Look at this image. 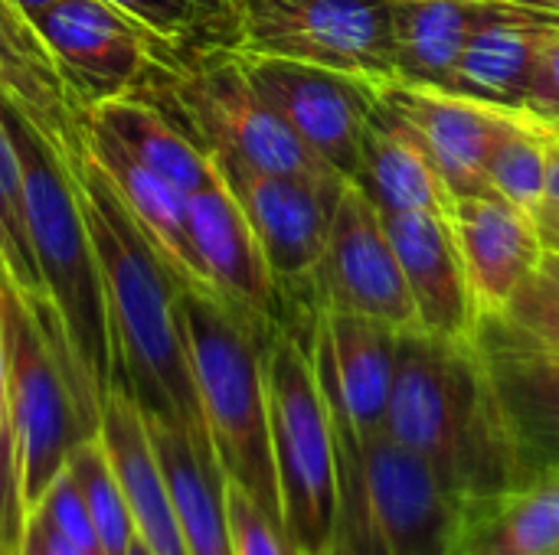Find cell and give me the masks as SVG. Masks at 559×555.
<instances>
[{
	"label": "cell",
	"instance_id": "cell-1",
	"mask_svg": "<svg viewBox=\"0 0 559 555\" xmlns=\"http://www.w3.org/2000/svg\"><path fill=\"white\" fill-rule=\"evenodd\" d=\"M383 435L429 464L462 527L527 487L475 337L400 330Z\"/></svg>",
	"mask_w": 559,
	"mask_h": 555
},
{
	"label": "cell",
	"instance_id": "cell-2",
	"mask_svg": "<svg viewBox=\"0 0 559 555\" xmlns=\"http://www.w3.org/2000/svg\"><path fill=\"white\" fill-rule=\"evenodd\" d=\"M72 180L105 285L115 366L111 383H121L141 412L177 419L190 432L197 451L216 458L187 357L177 304L180 285L144 242L131 213L88 150Z\"/></svg>",
	"mask_w": 559,
	"mask_h": 555
},
{
	"label": "cell",
	"instance_id": "cell-3",
	"mask_svg": "<svg viewBox=\"0 0 559 555\" xmlns=\"http://www.w3.org/2000/svg\"><path fill=\"white\" fill-rule=\"evenodd\" d=\"M0 111L23 167L26 226L43 294L59 321L82 402L98 425V406L115 379V366L102 268L75 193V180L49 150V144L7 101H0Z\"/></svg>",
	"mask_w": 559,
	"mask_h": 555
},
{
	"label": "cell",
	"instance_id": "cell-4",
	"mask_svg": "<svg viewBox=\"0 0 559 555\" xmlns=\"http://www.w3.org/2000/svg\"><path fill=\"white\" fill-rule=\"evenodd\" d=\"M321 393L337 448V553L455 555L462 514L429 464L383 432L360 438L337 393Z\"/></svg>",
	"mask_w": 559,
	"mask_h": 555
},
{
	"label": "cell",
	"instance_id": "cell-5",
	"mask_svg": "<svg viewBox=\"0 0 559 555\" xmlns=\"http://www.w3.org/2000/svg\"><path fill=\"white\" fill-rule=\"evenodd\" d=\"M177 304L216 464L285 530L265 399V347L278 327L262 330L216 298L187 288Z\"/></svg>",
	"mask_w": 559,
	"mask_h": 555
},
{
	"label": "cell",
	"instance_id": "cell-6",
	"mask_svg": "<svg viewBox=\"0 0 559 555\" xmlns=\"http://www.w3.org/2000/svg\"><path fill=\"white\" fill-rule=\"evenodd\" d=\"M0 314L7 350V409L26 523L49 484L66 471L69 451L95 435L75 370L49 304H26L0 272Z\"/></svg>",
	"mask_w": 559,
	"mask_h": 555
},
{
	"label": "cell",
	"instance_id": "cell-7",
	"mask_svg": "<svg viewBox=\"0 0 559 555\" xmlns=\"http://www.w3.org/2000/svg\"><path fill=\"white\" fill-rule=\"evenodd\" d=\"M308 337L311 324L305 334L298 324L272 334L265 399L285 533L298 555H321L337 533V448Z\"/></svg>",
	"mask_w": 559,
	"mask_h": 555
},
{
	"label": "cell",
	"instance_id": "cell-8",
	"mask_svg": "<svg viewBox=\"0 0 559 555\" xmlns=\"http://www.w3.org/2000/svg\"><path fill=\"white\" fill-rule=\"evenodd\" d=\"M167 88L174 121L210 154L236 160L259 173L298 177L321 186H344L347 180L331 170L255 92L239 52L210 49L190 62L177 59L157 65Z\"/></svg>",
	"mask_w": 559,
	"mask_h": 555
},
{
	"label": "cell",
	"instance_id": "cell-9",
	"mask_svg": "<svg viewBox=\"0 0 559 555\" xmlns=\"http://www.w3.org/2000/svg\"><path fill=\"white\" fill-rule=\"evenodd\" d=\"M233 52L396 82L390 0H226Z\"/></svg>",
	"mask_w": 559,
	"mask_h": 555
},
{
	"label": "cell",
	"instance_id": "cell-10",
	"mask_svg": "<svg viewBox=\"0 0 559 555\" xmlns=\"http://www.w3.org/2000/svg\"><path fill=\"white\" fill-rule=\"evenodd\" d=\"M210 154V150H206ZM219 167L223 180L229 183L233 196L239 200L259 245L265 265L282 291L292 324V304L314 314V272L321 265L328 245V226L341 190L347 186H321L298 177H275L249 170L236 160L210 154Z\"/></svg>",
	"mask_w": 559,
	"mask_h": 555
},
{
	"label": "cell",
	"instance_id": "cell-11",
	"mask_svg": "<svg viewBox=\"0 0 559 555\" xmlns=\"http://www.w3.org/2000/svg\"><path fill=\"white\" fill-rule=\"evenodd\" d=\"M33 26L85 108L134 92L147 72L180 59L105 0H56Z\"/></svg>",
	"mask_w": 559,
	"mask_h": 555
},
{
	"label": "cell",
	"instance_id": "cell-12",
	"mask_svg": "<svg viewBox=\"0 0 559 555\" xmlns=\"http://www.w3.org/2000/svg\"><path fill=\"white\" fill-rule=\"evenodd\" d=\"M242 69L269 108L344 180L360 170L367 118L380 98V82L272 56H242Z\"/></svg>",
	"mask_w": 559,
	"mask_h": 555
},
{
	"label": "cell",
	"instance_id": "cell-13",
	"mask_svg": "<svg viewBox=\"0 0 559 555\" xmlns=\"http://www.w3.org/2000/svg\"><path fill=\"white\" fill-rule=\"evenodd\" d=\"M314 304L364 314L396 330L419 327L416 304L383 216L350 180L331 213L328 245L314 272Z\"/></svg>",
	"mask_w": 559,
	"mask_h": 555
},
{
	"label": "cell",
	"instance_id": "cell-14",
	"mask_svg": "<svg viewBox=\"0 0 559 555\" xmlns=\"http://www.w3.org/2000/svg\"><path fill=\"white\" fill-rule=\"evenodd\" d=\"M475 343L508 419L524 484L557 474L559 350L534 340L504 314H481Z\"/></svg>",
	"mask_w": 559,
	"mask_h": 555
},
{
	"label": "cell",
	"instance_id": "cell-15",
	"mask_svg": "<svg viewBox=\"0 0 559 555\" xmlns=\"http://www.w3.org/2000/svg\"><path fill=\"white\" fill-rule=\"evenodd\" d=\"M187 219L213 298L262 330L288 324V307L265 265L262 245L216 164L210 180L187 196Z\"/></svg>",
	"mask_w": 559,
	"mask_h": 555
},
{
	"label": "cell",
	"instance_id": "cell-16",
	"mask_svg": "<svg viewBox=\"0 0 559 555\" xmlns=\"http://www.w3.org/2000/svg\"><path fill=\"white\" fill-rule=\"evenodd\" d=\"M0 101H7L75 177L85 160L88 108L79 101L33 20L0 0Z\"/></svg>",
	"mask_w": 559,
	"mask_h": 555
},
{
	"label": "cell",
	"instance_id": "cell-17",
	"mask_svg": "<svg viewBox=\"0 0 559 555\" xmlns=\"http://www.w3.org/2000/svg\"><path fill=\"white\" fill-rule=\"evenodd\" d=\"M386 236L406 275L419 330L472 340L478 327V301L468 281L452 216L436 213H380Z\"/></svg>",
	"mask_w": 559,
	"mask_h": 555
},
{
	"label": "cell",
	"instance_id": "cell-18",
	"mask_svg": "<svg viewBox=\"0 0 559 555\" xmlns=\"http://www.w3.org/2000/svg\"><path fill=\"white\" fill-rule=\"evenodd\" d=\"M400 330L337 307H318L311 321V360L318 376L337 393L360 438L383 432Z\"/></svg>",
	"mask_w": 559,
	"mask_h": 555
},
{
	"label": "cell",
	"instance_id": "cell-19",
	"mask_svg": "<svg viewBox=\"0 0 559 555\" xmlns=\"http://www.w3.org/2000/svg\"><path fill=\"white\" fill-rule=\"evenodd\" d=\"M380 95L419 134L455 200L495 193L488 186V150L508 108L406 82H386L380 85Z\"/></svg>",
	"mask_w": 559,
	"mask_h": 555
},
{
	"label": "cell",
	"instance_id": "cell-20",
	"mask_svg": "<svg viewBox=\"0 0 559 555\" xmlns=\"http://www.w3.org/2000/svg\"><path fill=\"white\" fill-rule=\"evenodd\" d=\"M85 150L131 213L134 226L141 229L144 242L154 249L160 265L170 272V278L197 294L213 298L206 275L200 268V258L193 252L190 239V219H187V193L177 190L167 177L141 164L121 141H115L102 124L88 118L85 131Z\"/></svg>",
	"mask_w": 559,
	"mask_h": 555
},
{
	"label": "cell",
	"instance_id": "cell-21",
	"mask_svg": "<svg viewBox=\"0 0 559 555\" xmlns=\"http://www.w3.org/2000/svg\"><path fill=\"white\" fill-rule=\"evenodd\" d=\"M452 222L478 311L501 314L544 258L537 213L498 193H481L455 200Z\"/></svg>",
	"mask_w": 559,
	"mask_h": 555
},
{
	"label": "cell",
	"instance_id": "cell-22",
	"mask_svg": "<svg viewBox=\"0 0 559 555\" xmlns=\"http://www.w3.org/2000/svg\"><path fill=\"white\" fill-rule=\"evenodd\" d=\"M95 435L121 484L138 540L154 555H190L174 517V504L147 435L144 412L121 383H111L102 396Z\"/></svg>",
	"mask_w": 559,
	"mask_h": 555
},
{
	"label": "cell",
	"instance_id": "cell-23",
	"mask_svg": "<svg viewBox=\"0 0 559 555\" xmlns=\"http://www.w3.org/2000/svg\"><path fill=\"white\" fill-rule=\"evenodd\" d=\"M557 33L559 16L491 3V13L455 62L449 92L498 108H524L537 62Z\"/></svg>",
	"mask_w": 559,
	"mask_h": 555
},
{
	"label": "cell",
	"instance_id": "cell-24",
	"mask_svg": "<svg viewBox=\"0 0 559 555\" xmlns=\"http://www.w3.org/2000/svg\"><path fill=\"white\" fill-rule=\"evenodd\" d=\"M350 183H357L380 213H455V196L432 154L383 95L367 118L360 170Z\"/></svg>",
	"mask_w": 559,
	"mask_h": 555
},
{
	"label": "cell",
	"instance_id": "cell-25",
	"mask_svg": "<svg viewBox=\"0 0 559 555\" xmlns=\"http://www.w3.org/2000/svg\"><path fill=\"white\" fill-rule=\"evenodd\" d=\"M491 0H390L396 82L449 88L459 56Z\"/></svg>",
	"mask_w": 559,
	"mask_h": 555
},
{
	"label": "cell",
	"instance_id": "cell-26",
	"mask_svg": "<svg viewBox=\"0 0 559 555\" xmlns=\"http://www.w3.org/2000/svg\"><path fill=\"white\" fill-rule=\"evenodd\" d=\"M88 118L187 196L200 190L213 173L210 154L174 121V114L138 92L92 105Z\"/></svg>",
	"mask_w": 559,
	"mask_h": 555
},
{
	"label": "cell",
	"instance_id": "cell-27",
	"mask_svg": "<svg viewBox=\"0 0 559 555\" xmlns=\"http://www.w3.org/2000/svg\"><path fill=\"white\" fill-rule=\"evenodd\" d=\"M559 550V471L465 520L455 555H550Z\"/></svg>",
	"mask_w": 559,
	"mask_h": 555
},
{
	"label": "cell",
	"instance_id": "cell-28",
	"mask_svg": "<svg viewBox=\"0 0 559 555\" xmlns=\"http://www.w3.org/2000/svg\"><path fill=\"white\" fill-rule=\"evenodd\" d=\"M544 167H547V124L524 111L508 108L488 150V186L537 213L544 203Z\"/></svg>",
	"mask_w": 559,
	"mask_h": 555
},
{
	"label": "cell",
	"instance_id": "cell-29",
	"mask_svg": "<svg viewBox=\"0 0 559 555\" xmlns=\"http://www.w3.org/2000/svg\"><path fill=\"white\" fill-rule=\"evenodd\" d=\"M69 471L82 491V500L88 507L92 527L98 533V546L105 555H128L134 543V520L128 510V500L121 494V484L108 464V455L98 442V435L82 438L69 451Z\"/></svg>",
	"mask_w": 559,
	"mask_h": 555
},
{
	"label": "cell",
	"instance_id": "cell-30",
	"mask_svg": "<svg viewBox=\"0 0 559 555\" xmlns=\"http://www.w3.org/2000/svg\"><path fill=\"white\" fill-rule=\"evenodd\" d=\"M0 258H3V275L16 285L23 301L46 304L43 281L33 262V245H29L23 167L13 134L3 121V111H0Z\"/></svg>",
	"mask_w": 559,
	"mask_h": 555
},
{
	"label": "cell",
	"instance_id": "cell-31",
	"mask_svg": "<svg viewBox=\"0 0 559 555\" xmlns=\"http://www.w3.org/2000/svg\"><path fill=\"white\" fill-rule=\"evenodd\" d=\"M141 23L164 46L180 52L197 33H216L223 49H233V13L226 0H105Z\"/></svg>",
	"mask_w": 559,
	"mask_h": 555
},
{
	"label": "cell",
	"instance_id": "cell-32",
	"mask_svg": "<svg viewBox=\"0 0 559 555\" xmlns=\"http://www.w3.org/2000/svg\"><path fill=\"white\" fill-rule=\"evenodd\" d=\"M26 514L20 500L13 429L7 409V350H3V314H0V555H23Z\"/></svg>",
	"mask_w": 559,
	"mask_h": 555
},
{
	"label": "cell",
	"instance_id": "cell-33",
	"mask_svg": "<svg viewBox=\"0 0 559 555\" xmlns=\"http://www.w3.org/2000/svg\"><path fill=\"white\" fill-rule=\"evenodd\" d=\"M233 555H298L288 533L229 478H223Z\"/></svg>",
	"mask_w": 559,
	"mask_h": 555
},
{
	"label": "cell",
	"instance_id": "cell-34",
	"mask_svg": "<svg viewBox=\"0 0 559 555\" xmlns=\"http://www.w3.org/2000/svg\"><path fill=\"white\" fill-rule=\"evenodd\" d=\"M29 520H39L46 523L52 533H59L69 546H75L79 553L85 555H105L98 546V533L92 527V517H88V507L82 500V491L66 464V471L49 484L46 497L39 500V507L33 510Z\"/></svg>",
	"mask_w": 559,
	"mask_h": 555
},
{
	"label": "cell",
	"instance_id": "cell-35",
	"mask_svg": "<svg viewBox=\"0 0 559 555\" xmlns=\"http://www.w3.org/2000/svg\"><path fill=\"white\" fill-rule=\"evenodd\" d=\"M514 327L531 334L534 340L559 350V288L534 272L501 311Z\"/></svg>",
	"mask_w": 559,
	"mask_h": 555
},
{
	"label": "cell",
	"instance_id": "cell-36",
	"mask_svg": "<svg viewBox=\"0 0 559 555\" xmlns=\"http://www.w3.org/2000/svg\"><path fill=\"white\" fill-rule=\"evenodd\" d=\"M524 111H531L544 121H559V33L547 43V49L537 62Z\"/></svg>",
	"mask_w": 559,
	"mask_h": 555
},
{
	"label": "cell",
	"instance_id": "cell-37",
	"mask_svg": "<svg viewBox=\"0 0 559 555\" xmlns=\"http://www.w3.org/2000/svg\"><path fill=\"white\" fill-rule=\"evenodd\" d=\"M544 121V118H540ZM547 124V121H544ZM544 203H559V134L547 124V167H544Z\"/></svg>",
	"mask_w": 559,
	"mask_h": 555
},
{
	"label": "cell",
	"instance_id": "cell-38",
	"mask_svg": "<svg viewBox=\"0 0 559 555\" xmlns=\"http://www.w3.org/2000/svg\"><path fill=\"white\" fill-rule=\"evenodd\" d=\"M537 226H540V239H544V242L559 239V203H540V209H537Z\"/></svg>",
	"mask_w": 559,
	"mask_h": 555
},
{
	"label": "cell",
	"instance_id": "cell-39",
	"mask_svg": "<svg viewBox=\"0 0 559 555\" xmlns=\"http://www.w3.org/2000/svg\"><path fill=\"white\" fill-rule=\"evenodd\" d=\"M491 3H508V7H524V10H534V13L559 16V0H491Z\"/></svg>",
	"mask_w": 559,
	"mask_h": 555
},
{
	"label": "cell",
	"instance_id": "cell-40",
	"mask_svg": "<svg viewBox=\"0 0 559 555\" xmlns=\"http://www.w3.org/2000/svg\"><path fill=\"white\" fill-rule=\"evenodd\" d=\"M537 272L559 288V252H554V249H544V258H540Z\"/></svg>",
	"mask_w": 559,
	"mask_h": 555
},
{
	"label": "cell",
	"instance_id": "cell-41",
	"mask_svg": "<svg viewBox=\"0 0 559 555\" xmlns=\"http://www.w3.org/2000/svg\"><path fill=\"white\" fill-rule=\"evenodd\" d=\"M13 3H16V7H20V10H23L29 20H36V16H39L43 10H49L56 0H13Z\"/></svg>",
	"mask_w": 559,
	"mask_h": 555
},
{
	"label": "cell",
	"instance_id": "cell-42",
	"mask_svg": "<svg viewBox=\"0 0 559 555\" xmlns=\"http://www.w3.org/2000/svg\"><path fill=\"white\" fill-rule=\"evenodd\" d=\"M128 555H154V553H151V550H147V546H144V543H141L138 536H134V543H131V550H128Z\"/></svg>",
	"mask_w": 559,
	"mask_h": 555
},
{
	"label": "cell",
	"instance_id": "cell-43",
	"mask_svg": "<svg viewBox=\"0 0 559 555\" xmlns=\"http://www.w3.org/2000/svg\"><path fill=\"white\" fill-rule=\"evenodd\" d=\"M544 249H554V252H559V239H554V242H544Z\"/></svg>",
	"mask_w": 559,
	"mask_h": 555
},
{
	"label": "cell",
	"instance_id": "cell-44",
	"mask_svg": "<svg viewBox=\"0 0 559 555\" xmlns=\"http://www.w3.org/2000/svg\"><path fill=\"white\" fill-rule=\"evenodd\" d=\"M321 555H341V553H337V546L331 543V546H328V550H324V553H321Z\"/></svg>",
	"mask_w": 559,
	"mask_h": 555
},
{
	"label": "cell",
	"instance_id": "cell-45",
	"mask_svg": "<svg viewBox=\"0 0 559 555\" xmlns=\"http://www.w3.org/2000/svg\"><path fill=\"white\" fill-rule=\"evenodd\" d=\"M547 124H550V128H554V131L559 134V121H547Z\"/></svg>",
	"mask_w": 559,
	"mask_h": 555
},
{
	"label": "cell",
	"instance_id": "cell-46",
	"mask_svg": "<svg viewBox=\"0 0 559 555\" xmlns=\"http://www.w3.org/2000/svg\"><path fill=\"white\" fill-rule=\"evenodd\" d=\"M0 272H3V258H0Z\"/></svg>",
	"mask_w": 559,
	"mask_h": 555
},
{
	"label": "cell",
	"instance_id": "cell-47",
	"mask_svg": "<svg viewBox=\"0 0 559 555\" xmlns=\"http://www.w3.org/2000/svg\"><path fill=\"white\" fill-rule=\"evenodd\" d=\"M550 555H559V550H557V553H550Z\"/></svg>",
	"mask_w": 559,
	"mask_h": 555
}]
</instances>
